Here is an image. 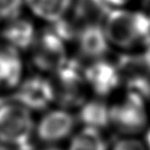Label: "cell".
<instances>
[{"instance_id":"6da1fadb","label":"cell","mask_w":150,"mask_h":150,"mask_svg":"<svg viewBox=\"0 0 150 150\" xmlns=\"http://www.w3.org/2000/svg\"><path fill=\"white\" fill-rule=\"evenodd\" d=\"M112 49L138 53L150 43V16L131 7L108 11L102 20Z\"/></svg>"},{"instance_id":"7a4b0ae2","label":"cell","mask_w":150,"mask_h":150,"mask_svg":"<svg viewBox=\"0 0 150 150\" xmlns=\"http://www.w3.org/2000/svg\"><path fill=\"white\" fill-rule=\"evenodd\" d=\"M33 112L13 97L0 99V146L9 150H30L34 137Z\"/></svg>"},{"instance_id":"3957f363","label":"cell","mask_w":150,"mask_h":150,"mask_svg":"<svg viewBox=\"0 0 150 150\" xmlns=\"http://www.w3.org/2000/svg\"><path fill=\"white\" fill-rule=\"evenodd\" d=\"M148 99L139 94L122 89L109 102L110 127L119 136H139L149 127Z\"/></svg>"},{"instance_id":"277c9868","label":"cell","mask_w":150,"mask_h":150,"mask_svg":"<svg viewBox=\"0 0 150 150\" xmlns=\"http://www.w3.org/2000/svg\"><path fill=\"white\" fill-rule=\"evenodd\" d=\"M28 53L34 72L49 76L54 74L70 60L69 43L49 27L39 31L37 40Z\"/></svg>"},{"instance_id":"5b68a950","label":"cell","mask_w":150,"mask_h":150,"mask_svg":"<svg viewBox=\"0 0 150 150\" xmlns=\"http://www.w3.org/2000/svg\"><path fill=\"white\" fill-rule=\"evenodd\" d=\"M55 89V105L65 108H77L88 98L89 91L85 81L84 64L71 59L51 75Z\"/></svg>"},{"instance_id":"8992f818","label":"cell","mask_w":150,"mask_h":150,"mask_svg":"<svg viewBox=\"0 0 150 150\" xmlns=\"http://www.w3.org/2000/svg\"><path fill=\"white\" fill-rule=\"evenodd\" d=\"M77 124L76 115L71 109L53 105L35 120L34 137L43 145H60L69 141Z\"/></svg>"},{"instance_id":"52a82bcc","label":"cell","mask_w":150,"mask_h":150,"mask_svg":"<svg viewBox=\"0 0 150 150\" xmlns=\"http://www.w3.org/2000/svg\"><path fill=\"white\" fill-rule=\"evenodd\" d=\"M85 81L92 96L109 99L122 89V76L117 61L108 56L86 62Z\"/></svg>"},{"instance_id":"ba28073f","label":"cell","mask_w":150,"mask_h":150,"mask_svg":"<svg viewBox=\"0 0 150 150\" xmlns=\"http://www.w3.org/2000/svg\"><path fill=\"white\" fill-rule=\"evenodd\" d=\"M12 97L33 114L47 110L56 102L51 76L38 72L24 76L12 93Z\"/></svg>"},{"instance_id":"9c48e42d","label":"cell","mask_w":150,"mask_h":150,"mask_svg":"<svg viewBox=\"0 0 150 150\" xmlns=\"http://www.w3.org/2000/svg\"><path fill=\"white\" fill-rule=\"evenodd\" d=\"M73 43L86 62L106 57L112 50L102 21H86L79 25Z\"/></svg>"},{"instance_id":"30bf717a","label":"cell","mask_w":150,"mask_h":150,"mask_svg":"<svg viewBox=\"0 0 150 150\" xmlns=\"http://www.w3.org/2000/svg\"><path fill=\"white\" fill-rule=\"evenodd\" d=\"M39 34L33 18L23 14L1 23L0 41L17 49L22 53H28L32 47Z\"/></svg>"},{"instance_id":"8fae6325","label":"cell","mask_w":150,"mask_h":150,"mask_svg":"<svg viewBox=\"0 0 150 150\" xmlns=\"http://www.w3.org/2000/svg\"><path fill=\"white\" fill-rule=\"evenodd\" d=\"M23 53L0 41V92H11L25 76Z\"/></svg>"},{"instance_id":"7c38bea8","label":"cell","mask_w":150,"mask_h":150,"mask_svg":"<svg viewBox=\"0 0 150 150\" xmlns=\"http://www.w3.org/2000/svg\"><path fill=\"white\" fill-rule=\"evenodd\" d=\"M75 115L81 127L104 131L110 127V107L108 99L89 96L76 108Z\"/></svg>"},{"instance_id":"4fadbf2b","label":"cell","mask_w":150,"mask_h":150,"mask_svg":"<svg viewBox=\"0 0 150 150\" xmlns=\"http://www.w3.org/2000/svg\"><path fill=\"white\" fill-rule=\"evenodd\" d=\"M76 0H24L30 16L45 24H51L70 17Z\"/></svg>"},{"instance_id":"5bb4252c","label":"cell","mask_w":150,"mask_h":150,"mask_svg":"<svg viewBox=\"0 0 150 150\" xmlns=\"http://www.w3.org/2000/svg\"><path fill=\"white\" fill-rule=\"evenodd\" d=\"M109 148L110 144L104 130L81 127L69 139L66 150H109Z\"/></svg>"},{"instance_id":"9a60e30c","label":"cell","mask_w":150,"mask_h":150,"mask_svg":"<svg viewBox=\"0 0 150 150\" xmlns=\"http://www.w3.org/2000/svg\"><path fill=\"white\" fill-rule=\"evenodd\" d=\"M23 9L24 0H0V22L4 23L21 16Z\"/></svg>"},{"instance_id":"2e32d148","label":"cell","mask_w":150,"mask_h":150,"mask_svg":"<svg viewBox=\"0 0 150 150\" xmlns=\"http://www.w3.org/2000/svg\"><path fill=\"white\" fill-rule=\"evenodd\" d=\"M109 150H148L145 142L138 136H119L110 144Z\"/></svg>"},{"instance_id":"e0dca14e","label":"cell","mask_w":150,"mask_h":150,"mask_svg":"<svg viewBox=\"0 0 150 150\" xmlns=\"http://www.w3.org/2000/svg\"><path fill=\"white\" fill-rule=\"evenodd\" d=\"M94 1L99 9L103 10L105 14L110 10L130 7L131 4H134L136 0H94Z\"/></svg>"},{"instance_id":"ac0fdd59","label":"cell","mask_w":150,"mask_h":150,"mask_svg":"<svg viewBox=\"0 0 150 150\" xmlns=\"http://www.w3.org/2000/svg\"><path fill=\"white\" fill-rule=\"evenodd\" d=\"M137 54H138L141 65L144 66V69L150 74V43L146 47H144L140 52H138Z\"/></svg>"},{"instance_id":"d6986e66","label":"cell","mask_w":150,"mask_h":150,"mask_svg":"<svg viewBox=\"0 0 150 150\" xmlns=\"http://www.w3.org/2000/svg\"><path fill=\"white\" fill-rule=\"evenodd\" d=\"M39 150H66L61 148L59 145H43V147Z\"/></svg>"},{"instance_id":"ffe728a7","label":"cell","mask_w":150,"mask_h":150,"mask_svg":"<svg viewBox=\"0 0 150 150\" xmlns=\"http://www.w3.org/2000/svg\"><path fill=\"white\" fill-rule=\"evenodd\" d=\"M0 29H1V22H0Z\"/></svg>"},{"instance_id":"44dd1931","label":"cell","mask_w":150,"mask_h":150,"mask_svg":"<svg viewBox=\"0 0 150 150\" xmlns=\"http://www.w3.org/2000/svg\"><path fill=\"white\" fill-rule=\"evenodd\" d=\"M149 16H150V12H149Z\"/></svg>"}]
</instances>
